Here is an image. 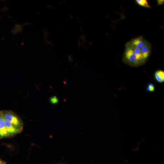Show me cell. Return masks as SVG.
<instances>
[{
    "mask_svg": "<svg viewBox=\"0 0 164 164\" xmlns=\"http://www.w3.org/2000/svg\"><path fill=\"white\" fill-rule=\"evenodd\" d=\"M151 48L152 45L149 42L141 48V53L144 63L150 54Z\"/></svg>",
    "mask_w": 164,
    "mask_h": 164,
    "instance_id": "4",
    "label": "cell"
},
{
    "mask_svg": "<svg viewBox=\"0 0 164 164\" xmlns=\"http://www.w3.org/2000/svg\"><path fill=\"white\" fill-rule=\"evenodd\" d=\"M21 132L5 118L2 111H0V139L11 137Z\"/></svg>",
    "mask_w": 164,
    "mask_h": 164,
    "instance_id": "1",
    "label": "cell"
},
{
    "mask_svg": "<svg viewBox=\"0 0 164 164\" xmlns=\"http://www.w3.org/2000/svg\"><path fill=\"white\" fill-rule=\"evenodd\" d=\"M135 1L138 5L141 6L148 8H151L146 0H136Z\"/></svg>",
    "mask_w": 164,
    "mask_h": 164,
    "instance_id": "6",
    "label": "cell"
},
{
    "mask_svg": "<svg viewBox=\"0 0 164 164\" xmlns=\"http://www.w3.org/2000/svg\"><path fill=\"white\" fill-rule=\"evenodd\" d=\"M51 102L53 104H56L58 102V99L56 96H53L51 97L50 99Z\"/></svg>",
    "mask_w": 164,
    "mask_h": 164,
    "instance_id": "8",
    "label": "cell"
},
{
    "mask_svg": "<svg viewBox=\"0 0 164 164\" xmlns=\"http://www.w3.org/2000/svg\"><path fill=\"white\" fill-rule=\"evenodd\" d=\"M0 164H6L5 162L0 159Z\"/></svg>",
    "mask_w": 164,
    "mask_h": 164,
    "instance_id": "10",
    "label": "cell"
},
{
    "mask_svg": "<svg viewBox=\"0 0 164 164\" xmlns=\"http://www.w3.org/2000/svg\"><path fill=\"white\" fill-rule=\"evenodd\" d=\"M157 1L158 4L160 5L163 4L164 2V1L163 0H158Z\"/></svg>",
    "mask_w": 164,
    "mask_h": 164,
    "instance_id": "9",
    "label": "cell"
},
{
    "mask_svg": "<svg viewBox=\"0 0 164 164\" xmlns=\"http://www.w3.org/2000/svg\"><path fill=\"white\" fill-rule=\"evenodd\" d=\"M123 58L125 62L131 66H137L140 65L135 55L131 48L126 44Z\"/></svg>",
    "mask_w": 164,
    "mask_h": 164,
    "instance_id": "3",
    "label": "cell"
},
{
    "mask_svg": "<svg viewBox=\"0 0 164 164\" xmlns=\"http://www.w3.org/2000/svg\"><path fill=\"white\" fill-rule=\"evenodd\" d=\"M146 90V91L149 92H154L155 91V87L153 84L150 83L148 84Z\"/></svg>",
    "mask_w": 164,
    "mask_h": 164,
    "instance_id": "7",
    "label": "cell"
},
{
    "mask_svg": "<svg viewBox=\"0 0 164 164\" xmlns=\"http://www.w3.org/2000/svg\"><path fill=\"white\" fill-rule=\"evenodd\" d=\"M2 111L5 118L10 121L14 126L22 131L23 128V123L21 118L11 111Z\"/></svg>",
    "mask_w": 164,
    "mask_h": 164,
    "instance_id": "2",
    "label": "cell"
},
{
    "mask_svg": "<svg viewBox=\"0 0 164 164\" xmlns=\"http://www.w3.org/2000/svg\"><path fill=\"white\" fill-rule=\"evenodd\" d=\"M156 80L159 83L164 81V72L162 70H159L155 72L154 74Z\"/></svg>",
    "mask_w": 164,
    "mask_h": 164,
    "instance_id": "5",
    "label": "cell"
}]
</instances>
